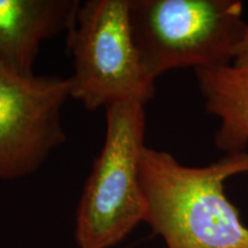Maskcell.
Masks as SVG:
<instances>
[{"label":"cell","mask_w":248,"mask_h":248,"mask_svg":"<svg viewBox=\"0 0 248 248\" xmlns=\"http://www.w3.org/2000/svg\"><path fill=\"white\" fill-rule=\"evenodd\" d=\"M69 77L18 75L0 67V181L36 172L67 140L61 111Z\"/></svg>","instance_id":"5"},{"label":"cell","mask_w":248,"mask_h":248,"mask_svg":"<svg viewBox=\"0 0 248 248\" xmlns=\"http://www.w3.org/2000/svg\"><path fill=\"white\" fill-rule=\"evenodd\" d=\"M207 113L219 120L215 145L226 153L248 145V67L234 64L195 69Z\"/></svg>","instance_id":"7"},{"label":"cell","mask_w":248,"mask_h":248,"mask_svg":"<svg viewBox=\"0 0 248 248\" xmlns=\"http://www.w3.org/2000/svg\"><path fill=\"white\" fill-rule=\"evenodd\" d=\"M238 0H130L136 45L152 78L169 70L229 66L248 23Z\"/></svg>","instance_id":"3"},{"label":"cell","mask_w":248,"mask_h":248,"mask_svg":"<svg viewBox=\"0 0 248 248\" xmlns=\"http://www.w3.org/2000/svg\"><path fill=\"white\" fill-rule=\"evenodd\" d=\"M106 135L86 179L76 213L78 248H111L144 222L139 168L145 145V105L135 100L105 107Z\"/></svg>","instance_id":"2"},{"label":"cell","mask_w":248,"mask_h":248,"mask_svg":"<svg viewBox=\"0 0 248 248\" xmlns=\"http://www.w3.org/2000/svg\"><path fill=\"white\" fill-rule=\"evenodd\" d=\"M66 35L74 59L71 98L86 109L121 100L146 105L154 97L155 79L145 69L133 37L130 0L80 2Z\"/></svg>","instance_id":"4"},{"label":"cell","mask_w":248,"mask_h":248,"mask_svg":"<svg viewBox=\"0 0 248 248\" xmlns=\"http://www.w3.org/2000/svg\"><path fill=\"white\" fill-rule=\"evenodd\" d=\"M78 0H0V67L35 75L40 45L70 29Z\"/></svg>","instance_id":"6"},{"label":"cell","mask_w":248,"mask_h":248,"mask_svg":"<svg viewBox=\"0 0 248 248\" xmlns=\"http://www.w3.org/2000/svg\"><path fill=\"white\" fill-rule=\"evenodd\" d=\"M232 64L238 67H248V26L244 38L238 46L237 52H235V57Z\"/></svg>","instance_id":"8"},{"label":"cell","mask_w":248,"mask_h":248,"mask_svg":"<svg viewBox=\"0 0 248 248\" xmlns=\"http://www.w3.org/2000/svg\"><path fill=\"white\" fill-rule=\"evenodd\" d=\"M241 173H248L246 151L187 167L146 146L139 168L144 222L167 248H248V228L224 193L226 179Z\"/></svg>","instance_id":"1"}]
</instances>
